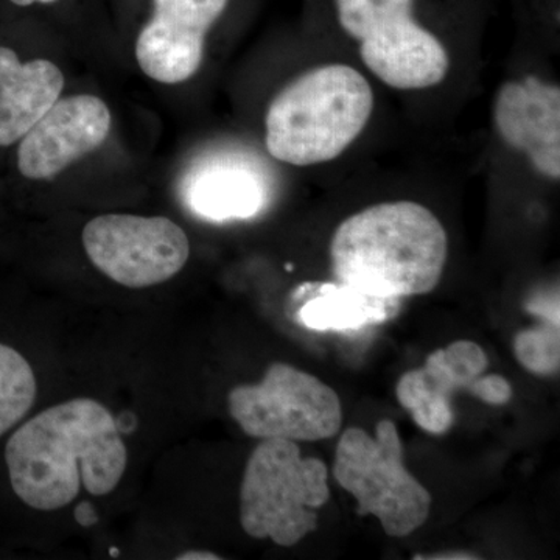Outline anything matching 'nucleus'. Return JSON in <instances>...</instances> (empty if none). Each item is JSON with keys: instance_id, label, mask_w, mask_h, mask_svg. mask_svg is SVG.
Listing matches in <instances>:
<instances>
[{"instance_id": "11", "label": "nucleus", "mask_w": 560, "mask_h": 560, "mask_svg": "<svg viewBox=\"0 0 560 560\" xmlns=\"http://www.w3.org/2000/svg\"><path fill=\"white\" fill-rule=\"evenodd\" d=\"M154 11L136 43V60L151 80L187 81L201 68L206 35L230 0H153Z\"/></svg>"}, {"instance_id": "9", "label": "nucleus", "mask_w": 560, "mask_h": 560, "mask_svg": "<svg viewBox=\"0 0 560 560\" xmlns=\"http://www.w3.org/2000/svg\"><path fill=\"white\" fill-rule=\"evenodd\" d=\"M488 364V355L477 342H452L431 352L420 370L401 375L396 386L397 400L427 433H447L455 423L453 397L458 390L488 405L511 400L510 382L501 375H485Z\"/></svg>"}, {"instance_id": "17", "label": "nucleus", "mask_w": 560, "mask_h": 560, "mask_svg": "<svg viewBox=\"0 0 560 560\" xmlns=\"http://www.w3.org/2000/svg\"><path fill=\"white\" fill-rule=\"evenodd\" d=\"M525 308L530 315L539 316L540 319L560 324L558 291L536 294L530 298L529 302H526Z\"/></svg>"}, {"instance_id": "5", "label": "nucleus", "mask_w": 560, "mask_h": 560, "mask_svg": "<svg viewBox=\"0 0 560 560\" xmlns=\"http://www.w3.org/2000/svg\"><path fill=\"white\" fill-rule=\"evenodd\" d=\"M334 477L355 497L357 514L377 517L390 537L410 536L429 521L431 493L405 467L393 420H381L375 438L361 429L346 430L335 452Z\"/></svg>"}, {"instance_id": "21", "label": "nucleus", "mask_w": 560, "mask_h": 560, "mask_svg": "<svg viewBox=\"0 0 560 560\" xmlns=\"http://www.w3.org/2000/svg\"><path fill=\"white\" fill-rule=\"evenodd\" d=\"M10 2L18 7H31L35 5V3H54L57 0H10Z\"/></svg>"}, {"instance_id": "10", "label": "nucleus", "mask_w": 560, "mask_h": 560, "mask_svg": "<svg viewBox=\"0 0 560 560\" xmlns=\"http://www.w3.org/2000/svg\"><path fill=\"white\" fill-rule=\"evenodd\" d=\"M110 121L108 105L95 95L60 98L18 142V171L31 180L54 179L105 142Z\"/></svg>"}, {"instance_id": "19", "label": "nucleus", "mask_w": 560, "mask_h": 560, "mask_svg": "<svg viewBox=\"0 0 560 560\" xmlns=\"http://www.w3.org/2000/svg\"><path fill=\"white\" fill-rule=\"evenodd\" d=\"M416 559H431V560H477L480 559L478 556H471V552L466 551H455V552H441L440 556H427V558H416Z\"/></svg>"}, {"instance_id": "2", "label": "nucleus", "mask_w": 560, "mask_h": 560, "mask_svg": "<svg viewBox=\"0 0 560 560\" xmlns=\"http://www.w3.org/2000/svg\"><path fill=\"white\" fill-rule=\"evenodd\" d=\"M447 232L415 201L382 202L342 221L330 242L331 271L342 285L383 300L436 289L447 261Z\"/></svg>"}, {"instance_id": "12", "label": "nucleus", "mask_w": 560, "mask_h": 560, "mask_svg": "<svg viewBox=\"0 0 560 560\" xmlns=\"http://www.w3.org/2000/svg\"><path fill=\"white\" fill-rule=\"evenodd\" d=\"M493 124L501 139L528 156L540 175L560 176V90L528 75L508 81L493 102Z\"/></svg>"}, {"instance_id": "7", "label": "nucleus", "mask_w": 560, "mask_h": 560, "mask_svg": "<svg viewBox=\"0 0 560 560\" xmlns=\"http://www.w3.org/2000/svg\"><path fill=\"white\" fill-rule=\"evenodd\" d=\"M232 419L257 440L323 441L341 430L338 394L315 375L272 363L257 385H238L228 396Z\"/></svg>"}, {"instance_id": "15", "label": "nucleus", "mask_w": 560, "mask_h": 560, "mask_svg": "<svg viewBox=\"0 0 560 560\" xmlns=\"http://www.w3.org/2000/svg\"><path fill=\"white\" fill-rule=\"evenodd\" d=\"M313 296L302 304L298 319L316 331H352L385 323L400 311L401 300H383L342 283H308Z\"/></svg>"}, {"instance_id": "20", "label": "nucleus", "mask_w": 560, "mask_h": 560, "mask_svg": "<svg viewBox=\"0 0 560 560\" xmlns=\"http://www.w3.org/2000/svg\"><path fill=\"white\" fill-rule=\"evenodd\" d=\"M178 560H220V556H217L215 552L209 551H187L184 555H179Z\"/></svg>"}, {"instance_id": "6", "label": "nucleus", "mask_w": 560, "mask_h": 560, "mask_svg": "<svg viewBox=\"0 0 560 560\" xmlns=\"http://www.w3.org/2000/svg\"><path fill=\"white\" fill-rule=\"evenodd\" d=\"M342 31L360 43L364 66L400 91L438 86L451 58L444 44L415 20V0H335Z\"/></svg>"}, {"instance_id": "18", "label": "nucleus", "mask_w": 560, "mask_h": 560, "mask_svg": "<svg viewBox=\"0 0 560 560\" xmlns=\"http://www.w3.org/2000/svg\"><path fill=\"white\" fill-rule=\"evenodd\" d=\"M77 522H80L83 526L94 525L95 522L98 521L97 515H95L94 510L90 506V503H81L79 508L75 510Z\"/></svg>"}, {"instance_id": "13", "label": "nucleus", "mask_w": 560, "mask_h": 560, "mask_svg": "<svg viewBox=\"0 0 560 560\" xmlns=\"http://www.w3.org/2000/svg\"><path fill=\"white\" fill-rule=\"evenodd\" d=\"M180 195L201 219L248 220L267 206L268 184L250 162L215 154L191 165L180 184Z\"/></svg>"}, {"instance_id": "4", "label": "nucleus", "mask_w": 560, "mask_h": 560, "mask_svg": "<svg viewBox=\"0 0 560 560\" xmlns=\"http://www.w3.org/2000/svg\"><path fill=\"white\" fill-rule=\"evenodd\" d=\"M329 499L326 463L302 458L296 441L261 440L243 474L242 528L253 539L293 547L315 533L318 511Z\"/></svg>"}, {"instance_id": "3", "label": "nucleus", "mask_w": 560, "mask_h": 560, "mask_svg": "<svg viewBox=\"0 0 560 560\" xmlns=\"http://www.w3.org/2000/svg\"><path fill=\"white\" fill-rule=\"evenodd\" d=\"M372 110L374 92L359 70L346 65L312 69L271 102L265 117V145L285 164H324L355 142Z\"/></svg>"}, {"instance_id": "1", "label": "nucleus", "mask_w": 560, "mask_h": 560, "mask_svg": "<svg viewBox=\"0 0 560 560\" xmlns=\"http://www.w3.org/2000/svg\"><path fill=\"white\" fill-rule=\"evenodd\" d=\"M128 452L116 419L101 401L73 399L21 422L3 444L11 493L31 510L68 506L81 485L108 495L127 469Z\"/></svg>"}, {"instance_id": "16", "label": "nucleus", "mask_w": 560, "mask_h": 560, "mask_svg": "<svg viewBox=\"0 0 560 560\" xmlns=\"http://www.w3.org/2000/svg\"><path fill=\"white\" fill-rule=\"evenodd\" d=\"M514 353L525 370L536 375H555L560 366L559 324L541 319L539 326L518 331Z\"/></svg>"}, {"instance_id": "14", "label": "nucleus", "mask_w": 560, "mask_h": 560, "mask_svg": "<svg viewBox=\"0 0 560 560\" xmlns=\"http://www.w3.org/2000/svg\"><path fill=\"white\" fill-rule=\"evenodd\" d=\"M65 75L49 60L21 61L0 46V147L20 142L36 121L60 101Z\"/></svg>"}, {"instance_id": "8", "label": "nucleus", "mask_w": 560, "mask_h": 560, "mask_svg": "<svg viewBox=\"0 0 560 560\" xmlns=\"http://www.w3.org/2000/svg\"><path fill=\"white\" fill-rule=\"evenodd\" d=\"M81 241L94 267L128 289L167 282L190 256L186 232L165 217L106 213L84 226Z\"/></svg>"}]
</instances>
